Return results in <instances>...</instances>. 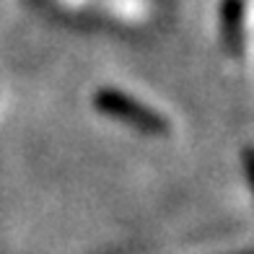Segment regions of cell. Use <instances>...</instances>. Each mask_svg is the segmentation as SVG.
Listing matches in <instances>:
<instances>
[{"label": "cell", "mask_w": 254, "mask_h": 254, "mask_svg": "<svg viewBox=\"0 0 254 254\" xmlns=\"http://www.w3.org/2000/svg\"><path fill=\"white\" fill-rule=\"evenodd\" d=\"M94 107L101 114H107V117H114V120H120V122L130 125L140 132H148V135H166L171 130L166 117H161L151 107H145V104L122 94L117 88H99L94 96Z\"/></svg>", "instance_id": "obj_1"}, {"label": "cell", "mask_w": 254, "mask_h": 254, "mask_svg": "<svg viewBox=\"0 0 254 254\" xmlns=\"http://www.w3.org/2000/svg\"><path fill=\"white\" fill-rule=\"evenodd\" d=\"M221 34L223 47L239 57L244 50V0H223L221 3Z\"/></svg>", "instance_id": "obj_2"}]
</instances>
